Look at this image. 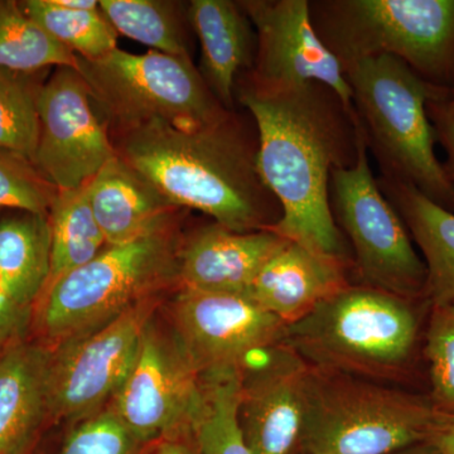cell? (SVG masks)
Returning <instances> with one entry per match:
<instances>
[{
  "label": "cell",
  "mask_w": 454,
  "mask_h": 454,
  "mask_svg": "<svg viewBox=\"0 0 454 454\" xmlns=\"http://www.w3.org/2000/svg\"><path fill=\"white\" fill-rule=\"evenodd\" d=\"M61 66L77 68L79 59L51 38L20 2L0 0V68L32 74Z\"/></svg>",
  "instance_id": "cell-26"
},
{
  "label": "cell",
  "mask_w": 454,
  "mask_h": 454,
  "mask_svg": "<svg viewBox=\"0 0 454 454\" xmlns=\"http://www.w3.org/2000/svg\"><path fill=\"white\" fill-rule=\"evenodd\" d=\"M367 152L360 128L356 162L331 175L333 219L351 241L354 270L363 286L408 300H424L426 264L399 212L373 177Z\"/></svg>",
  "instance_id": "cell-9"
},
{
  "label": "cell",
  "mask_w": 454,
  "mask_h": 454,
  "mask_svg": "<svg viewBox=\"0 0 454 454\" xmlns=\"http://www.w3.org/2000/svg\"><path fill=\"white\" fill-rule=\"evenodd\" d=\"M310 20L342 67L387 55L454 90V0H315Z\"/></svg>",
  "instance_id": "cell-7"
},
{
  "label": "cell",
  "mask_w": 454,
  "mask_h": 454,
  "mask_svg": "<svg viewBox=\"0 0 454 454\" xmlns=\"http://www.w3.org/2000/svg\"><path fill=\"white\" fill-rule=\"evenodd\" d=\"M188 20L201 43V74L221 106L234 112L236 82L253 68L256 35L239 2L192 0Z\"/></svg>",
  "instance_id": "cell-18"
},
{
  "label": "cell",
  "mask_w": 454,
  "mask_h": 454,
  "mask_svg": "<svg viewBox=\"0 0 454 454\" xmlns=\"http://www.w3.org/2000/svg\"><path fill=\"white\" fill-rule=\"evenodd\" d=\"M153 454H201L197 448L195 441H182L181 437L167 439L158 446Z\"/></svg>",
  "instance_id": "cell-35"
},
{
  "label": "cell",
  "mask_w": 454,
  "mask_h": 454,
  "mask_svg": "<svg viewBox=\"0 0 454 454\" xmlns=\"http://www.w3.org/2000/svg\"><path fill=\"white\" fill-rule=\"evenodd\" d=\"M50 269L49 217L23 212L0 221V282L23 309L42 295Z\"/></svg>",
  "instance_id": "cell-22"
},
{
  "label": "cell",
  "mask_w": 454,
  "mask_h": 454,
  "mask_svg": "<svg viewBox=\"0 0 454 454\" xmlns=\"http://www.w3.org/2000/svg\"><path fill=\"white\" fill-rule=\"evenodd\" d=\"M57 191L31 160L0 151V208L49 216Z\"/></svg>",
  "instance_id": "cell-30"
},
{
  "label": "cell",
  "mask_w": 454,
  "mask_h": 454,
  "mask_svg": "<svg viewBox=\"0 0 454 454\" xmlns=\"http://www.w3.org/2000/svg\"><path fill=\"white\" fill-rule=\"evenodd\" d=\"M354 265L288 240L265 262L247 297L289 325L348 286Z\"/></svg>",
  "instance_id": "cell-17"
},
{
  "label": "cell",
  "mask_w": 454,
  "mask_h": 454,
  "mask_svg": "<svg viewBox=\"0 0 454 454\" xmlns=\"http://www.w3.org/2000/svg\"><path fill=\"white\" fill-rule=\"evenodd\" d=\"M79 59L77 70L90 94L116 130L151 121L179 129H200L225 121L229 112L215 98L192 59L121 49L95 61Z\"/></svg>",
  "instance_id": "cell-8"
},
{
  "label": "cell",
  "mask_w": 454,
  "mask_h": 454,
  "mask_svg": "<svg viewBox=\"0 0 454 454\" xmlns=\"http://www.w3.org/2000/svg\"><path fill=\"white\" fill-rule=\"evenodd\" d=\"M116 131V154L175 207L236 232L271 229L282 217L260 177L258 137L247 136L234 114L200 129L151 121Z\"/></svg>",
  "instance_id": "cell-2"
},
{
  "label": "cell",
  "mask_w": 454,
  "mask_h": 454,
  "mask_svg": "<svg viewBox=\"0 0 454 454\" xmlns=\"http://www.w3.org/2000/svg\"><path fill=\"white\" fill-rule=\"evenodd\" d=\"M101 13L118 35L166 55L191 59L182 7L166 0H100Z\"/></svg>",
  "instance_id": "cell-25"
},
{
  "label": "cell",
  "mask_w": 454,
  "mask_h": 454,
  "mask_svg": "<svg viewBox=\"0 0 454 454\" xmlns=\"http://www.w3.org/2000/svg\"><path fill=\"white\" fill-rule=\"evenodd\" d=\"M51 354L12 342L0 352V454H20L49 413Z\"/></svg>",
  "instance_id": "cell-20"
},
{
  "label": "cell",
  "mask_w": 454,
  "mask_h": 454,
  "mask_svg": "<svg viewBox=\"0 0 454 454\" xmlns=\"http://www.w3.org/2000/svg\"><path fill=\"white\" fill-rule=\"evenodd\" d=\"M286 241L271 229L236 232L216 223L200 227L182 244L179 288L245 295Z\"/></svg>",
  "instance_id": "cell-16"
},
{
  "label": "cell",
  "mask_w": 454,
  "mask_h": 454,
  "mask_svg": "<svg viewBox=\"0 0 454 454\" xmlns=\"http://www.w3.org/2000/svg\"><path fill=\"white\" fill-rule=\"evenodd\" d=\"M88 199L109 247L152 234L181 210L118 154L89 182Z\"/></svg>",
  "instance_id": "cell-19"
},
{
  "label": "cell",
  "mask_w": 454,
  "mask_h": 454,
  "mask_svg": "<svg viewBox=\"0 0 454 454\" xmlns=\"http://www.w3.org/2000/svg\"><path fill=\"white\" fill-rule=\"evenodd\" d=\"M157 298L142 301L97 330L59 343L51 354L49 413L85 420L113 399L129 375Z\"/></svg>",
  "instance_id": "cell-10"
},
{
  "label": "cell",
  "mask_w": 454,
  "mask_h": 454,
  "mask_svg": "<svg viewBox=\"0 0 454 454\" xmlns=\"http://www.w3.org/2000/svg\"><path fill=\"white\" fill-rule=\"evenodd\" d=\"M429 121L434 130L435 140L446 152L443 163L448 177L454 186V98L452 91L444 92L427 104Z\"/></svg>",
  "instance_id": "cell-32"
},
{
  "label": "cell",
  "mask_w": 454,
  "mask_h": 454,
  "mask_svg": "<svg viewBox=\"0 0 454 454\" xmlns=\"http://www.w3.org/2000/svg\"><path fill=\"white\" fill-rule=\"evenodd\" d=\"M428 443L437 454H454V417L438 414L434 430Z\"/></svg>",
  "instance_id": "cell-34"
},
{
  "label": "cell",
  "mask_w": 454,
  "mask_h": 454,
  "mask_svg": "<svg viewBox=\"0 0 454 454\" xmlns=\"http://www.w3.org/2000/svg\"><path fill=\"white\" fill-rule=\"evenodd\" d=\"M357 124L381 177L404 182L454 214V186L435 153L427 104L450 91L427 82L396 57L381 55L346 66Z\"/></svg>",
  "instance_id": "cell-4"
},
{
  "label": "cell",
  "mask_w": 454,
  "mask_h": 454,
  "mask_svg": "<svg viewBox=\"0 0 454 454\" xmlns=\"http://www.w3.org/2000/svg\"><path fill=\"white\" fill-rule=\"evenodd\" d=\"M238 100L258 133L260 177L282 207L271 230L354 265L331 211L330 178L334 169L356 162V115L333 90L317 82L262 86L244 76Z\"/></svg>",
  "instance_id": "cell-1"
},
{
  "label": "cell",
  "mask_w": 454,
  "mask_h": 454,
  "mask_svg": "<svg viewBox=\"0 0 454 454\" xmlns=\"http://www.w3.org/2000/svg\"><path fill=\"white\" fill-rule=\"evenodd\" d=\"M201 391V375L177 340L164 339L149 324L136 363L110 408L139 443L178 438L191 432Z\"/></svg>",
  "instance_id": "cell-13"
},
{
  "label": "cell",
  "mask_w": 454,
  "mask_h": 454,
  "mask_svg": "<svg viewBox=\"0 0 454 454\" xmlns=\"http://www.w3.org/2000/svg\"><path fill=\"white\" fill-rule=\"evenodd\" d=\"M177 216L138 240L106 245L94 259L47 286L41 295L43 333L59 345L157 298L170 286H181L179 253L184 240Z\"/></svg>",
  "instance_id": "cell-6"
},
{
  "label": "cell",
  "mask_w": 454,
  "mask_h": 454,
  "mask_svg": "<svg viewBox=\"0 0 454 454\" xmlns=\"http://www.w3.org/2000/svg\"><path fill=\"white\" fill-rule=\"evenodd\" d=\"M138 444L110 408L83 420L66 439L61 454H133Z\"/></svg>",
  "instance_id": "cell-31"
},
{
  "label": "cell",
  "mask_w": 454,
  "mask_h": 454,
  "mask_svg": "<svg viewBox=\"0 0 454 454\" xmlns=\"http://www.w3.org/2000/svg\"><path fill=\"white\" fill-rule=\"evenodd\" d=\"M51 269L47 286L82 267L106 247L88 199V184L59 190L49 212ZM44 288V289H46Z\"/></svg>",
  "instance_id": "cell-23"
},
{
  "label": "cell",
  "mask_w": 454,
  "mask_h": 454,
  "mask_svg": "<svg viewBox=\"0 0 454 454\" xmlns=\"http://www.w3.org/2000/svg\"><path fill=\"white\" fill-rule=\"evenodd\" d=\"M297 454H301V453L298 452Z\"/></svg>",
  "instance_id": "cell-39"
},
{
  "label": "cell",
  "mask_w": 454,
  "mask_h": 454,
  "mask_svg": "<svg viewBox=\"0 0 454 454\" xmlns=\"http://www.w3.org/2000/svg\"><path fill=\"white\" fill-rule=\"evenodd\" d=\"M298 452L394 454L427 443L438 414L429 396L309 367Z\"/></svg>",
  "instance_id": "cell-5"
},
{
  "label": "cell",
  "mask_w": 454,
  "mask_h": 454,
  "mask_svg": "<svg viewBox=\"0 0 454 454\" xmlns=\"http://www.w3.org/2000/svg\"><path fill=\"white\" fill-rule=\"evenodd\" d=\"M27 14L57 43L89 61L103 59L118 47V32L98 9H67L55 0L20 2Z\"/></svg>",
  "instance_id": "cell-27"
},
{
  "label": "cell",
  "mask_w": 454,
  "mask_h": 454,
  "mask_svg": "<svg viewBox=\"0 0 454 454\" xmlns=\"http://www.w3.org/2000/svg\"><path fill=\"white\" fill-rule=\"evenodd\" d=\"M429 312L426 300L348 284L286 325L283 342L313 369L402 381L423 361Z\"/></svg>",
  "instance_id": "cell-3"
},
{
  "label": "cell",
  "mask_w": 454,
  "mask_h": 454,
  "mask_svg": "<svg viewBox=\"0 0 454 454\" xmlns=\"http://www.w3.org/2000/svg\"><path fill=\"white\" fill-rule=\"evenodd\" d=\"M43 73H17L0 68V151L33 163L40 138L38 98Z\"/></svg>",
  "instance_id": "cell-28"
},
{
  "label": "cell",
  "mask_w": 454,
  "mask_h": 454,
  "mask_svg": "<svg viewBox=\"0 0 454 454\" xmlns=\"http://www.w3.org/2000/svg\"><path fill=\"white\" fill-rule=\"evenodd\" d=\"M201 400L191 437L201 454H252L239 426L241 370L202 373Z\"/></svg>",
  "instance_id": "cell-24"
},
{
  "label": "cell",
  "mask_w": 454,
  "mask_h": 454,
  "mask_svg": "<svg viewBox=\"0 0 454 454\" xmlns=\"http://www.w3.org/2000/svg\"><path fill=\"white\" fill-rule=\"evenodd\" d=\"M452 97L454 98V90H453V91H452Z\"/></svg>",
  "instance_id": "cell-38"
},
{
  "label": "cell",
  "mask_w": 454,
  "mask_h": 454,
  "mask_svg": "<svg viewBox=\"0 0 454 454\" xmlns=\"http://www.w3.org/2000/svg\"><path fill=\"white\" fill-rule=\"evenodd\" d=\"M28 309H23L0 282V345H8L25 327Z\"/></svg>",
  "instance_id": "cell-33"
},
{
  "label": "cell",
  "mask_w": 454,
  "mask_h": 454,
  "mask_svg": "<svg viewBox=\"0 0 454 454\" xmlns=\"http://www.w3.org/2000/svg\"><path fill=\"white\" fill-rule=\"evenodd\" d=\"M394 454H437V452L427 442V443L418 444V446L408 448V450H400V452Z\"/></svg>",
  "instance_id": "cell-36"
},
{
  "label": "cell",
  "mask_w": 454,
  "mask_h": 454,
  "mask_svg": "<svg viewBox=\"0 0 454 454\" xmlns=\"http://www.w3.org/2000/svg\"><path fill=\"white\" fill-rule=\"evenodd\" d=\"M40 138L33 166L57 190L88 184L116 157L88 83L70 66L56 67L38 98Z\"/></svg>",
  "instance_id": "cell-11"
},
{
  "label": "cell",
  "mask_w": 454,
  "mask_h": 454,
  "mask_svg": "<svg viewBox=\"0 0 454 454\" xmlns=\"http://www.w3.org/2000/svg\"><path fill=\"white\" fill-rule=\"evenodd\" d=\"M9 345V343H8ZM8 345H0V352H2V349L5 348V346H8Z\"/></svg>",
  "instance_id": "cell-37"
},
{
  "label": "cell",
  "mask_w": 454,
  "mask_h": 454,
  "mask_svg": "<svg viewBox=\"0 0 454 454\" xmlns=\"http://www.w3.org/2000/svg\"><path fill=\"white\" fill-rule=\"evenodd\" d=\"M309 366L284 342L241 369L239 426L252 454H297Z\"/></svg>",
  "instance_id": "cell-15"
},
{
  "label": "cell",
  "mask_w": 454,
  "mask_h": 454,
  "mask_svg": "<svg viewBox=\"0 0 454 454\" xmlns=\"http://www.w3.org/2000/svg\"><path fill=\"white\" fill-rule=\"evenodd\" d=\"M239 4L256 35L253 68L244 74L247 80L262 86L322 83L355 114L345 70L317 35L309 0H243Z\"/></svg>",
  "instance_id": "cell-14"
},
{
  "label": "cell",
  "mask_w": 454,
  "mask_h": 454,
  "mask_svg": "<svg viewBox=\"0 0 454 454\" xmlns=\"http://www.w3.org/2000/svg\"><path fill=\"white\" fill-rule=\"evenodd\" d=\"M176 340L200 375L241 370L283 342L286 324L247 295L179 288L172 304Z\"/></svg>",
  "instance_id": "cell-12"
},
{
  "label": "cell",
  "mask_w": 454,
  "mask_h": 454,
  "mask_svg": "<svg viewBox=\"0 0 454 454\" xmlns=\"http://www.w3.org/2000/svg\"><path fill=\"white\" fill-rule=\"evenodd\" d=\"M382 193L399 212L427 268L424 300L430 307L454 301V214L430 201L417 188L378 178Z\"/></svg>",
  "instance_id": "cell-21"
},
{
  "label": "cell",
  "mask_w": 454,
  "mask_h": 454,
  "mask_svg": "<svg viewBox=\"0 0 454 454\" xmlns=\"http://www.w3.org/2000/svg\"><path fill=\"white\" fill-rule=\"evenodd\" d=\"M427 395L439 414L454 417V301L430 307L423 343Z\"/></svg>",
  "instance_id": "cell-29"
}]
</instances>
